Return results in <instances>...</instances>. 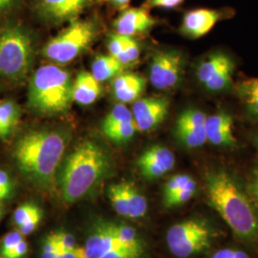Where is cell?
I'll use <instances>...</instances> for the list:
<instances>
[{
  "label": "cell",
  "mask_w": 258,
  "mask_h": 258,
  "mask_svg": "<svg viewBox=\"0 0 258 258\" xmlns=\"http://www.w3.org/2000/svg\"><path fill=\"white\" fill-rule=\"evenodd\" d=\"M6 198H8V196L6 195V194H4L3 191H2V189L0 188V200H3V199H6Z\"/></svg>",
  "instance_id": "46"
},
{
  "label": "cell",
  "mask_w": 258,
  "mask_h": 258,
  "mask_svg": "<svg viewBox=\"0 0 258 258\" xmlns=\"http://www.w3.org/2000/svg\"><path fill=\"white\" fill-rule=\"evenodd\" d=\"M21 240H23V235L19 231L7 233L0 244V258L5 257Z\"/></svg>",
  "instance_id": "30"
},
{
  "label": "cell",
  "mask_w": 258,
  "mask_h": 258,
  "mask_svg": "<svg viewBox=\"0 0 258 258\" xmlns=\"http://www.w3.org/2000/svg\"><path fill=\"white\" fill-rule=\"evenodd\" d=\"M23 0H0V13L15 9Z\"/></svg>",
  "instance_id": "40"
},
{
  "label": "cell",
  "mask_w": 258,
  "mask_h": 258,
  "mask_svg": "<svg viewBox=\"0 0 258 258\" xmlns=\"http://www.w3.org/2000/svg\"><path fill=\"white\" fill-rule=\"evenodd\" d=\"M255 142H256V144H257V145H258V136H257V138L255 139Z\"/></svg>",
  "instance_id": "48"
},
{
  "label": "cell",
  "mask_w": 258,
  "mask_h": 258,
  "mask_svg": "<svg viewBox=\"0 0 258 258\" xmlns=\"http://www.w3.org/2000/svg\"><path fill=\"white\" fill-rule=\"evenodd\" d=\"M55 258H61L60 257V255H59V253H58V255H57V256H56V257Z\"/></svg>",
  "instance_id": "49"
},
{
  "label": "cell",
  "mask_w": 258,
  "mask_h": 258,
  "mask_svg": "<svg viewBox=\"0 0 258 258\" xmlns=\"http://www.w3.org/2000/svg\"><path fill=\"white\" fill-rule=\"evenodd\" d=\"M235 91L249 117L258 119V78L240 82Z\"/></svg>",
  "instance_id": "22"
},
{
  "label": "cell",
  "mask_w": 258,
  "mask_h": 258,
  "mask_svg": "<svg viewBox=\"0 0 258 258\" xmlns=\"http://www.w3.org/2000/svg\"><path fill=\"white\" fill-rule=\"evenodd\" d=\"M234 249L226 248L217 250L211 258H233Z\"/></svg>",
  "instance_id": "42"
},
{
  "label": "cell",
  "mask_w": 258,
  "mask_h": 258,
  "mask_svg": "<svg viewBox=\"0 0 258 258\" xmlns=\"http://www.w3.org/2000/svg\"><path fill=\"white\" fill-rule=\"evenodd\" d=\"M113 232L116 242L122 248L143 252V247L136 231L127 225H114Z\"/></svg>",
  "instance_id": "24"
},
{
  "label": "cell",
  "mask_w": 258,
  "mask_h": 258,
  "mask_svg": "<svg viewBox=\"0 0 258 258\" xmlns=\"http://www.w3.org/2000/svg\"><path fill=\"white\" fill-rule=\"evenodd\" d=\"M185 0H147L145 8H160V9H175L182 5Z\"/></svg>",
  "instance_id": "36"
},
{
  "label": "cell",
  "mask_w": 258,
  "mask_h": 258,
  "mask_svg": "<svg viewBox=\"0 0 258 258\" xmlns=\"http://www.w3.org/2000/svg\"><path fill=\"white\" fill-rule=\"evenodd\" d=\"M20 108L13 101L0 102V139H6L14 132L20 120Z\"/></svg>",
  "instance_id": "23"
},
{
  "label": "cell",
  "mask_w": 258,
  "mask_h": 258,
  "mask_svg": "<svg viewBox=\"0 0 258 258\" xmlns=\"http://www.w3.org/2000/svg\"><path fill=\"white\" fill-rule=\"evenodd\" d=\"M168 109L169 101L164 97L138 99L131 110L137 130L148 132L156 128L166 119Z\"/></svg>",
  "instance_id": "12"
},
{
  "label": "cell",
  "mask_w": 258,
  "mask_h": 258,
  "mask_svg": "<svg viewBox=\"0 0 258 258\" xmlns=\"http://www.w3.org/2000/svg\"><path fill=\"white\" fill-rule=\"evenodd\" d=\"M157 24L147 8H126L114 21V29L119 35L133 37L148 33Z\"/></svg>",
  "instance_id": "15"
},
{
  "label": "cell",
  "mask_w": 258,
  "mask_h": 258,
  "mask_svg": "<svg viewBox=\"0 0 258 258\" xmlns=\"http://www.w3.org/2000/svg\"><path fill=\"white\" fill-rule=\"evenodd\" d=\"M73 82L69 72L57 65L37 68L29 83V107L40 115L64 114L73 102Z\"/></svg>",
  "instance_id": "4"
},
{
  "label": "cell",
  "mask_w": 258,
  "mask_h": 258,
  "mask_svg": "<svg viewBox=\"0 0 258 258\" xmlns=\"http://www.w3.org/2000/svg\"><path fill=\"white\" fill-rule=\"evenodd\" d=\"M36 41L26 28L9 24L0 32V77L13 82L23 80L35 60Z\"/></svg>",
  "instance_id": "5"
},
{
  "label": "cell",
  "mask_w": 258,
  "mask_h": 258,
  "mask_svg": "<svg viewBox=\"0 0 258 258\" xmlns=\"http://www.w3.org/2000/svg\"><path fill=\"white\" fill-rule=\"evenodd\" d=\"M94 3V0H37V15L45 21L60 24L73 21Z\"/></svg>",
  "instance_id": "13"
},
{
  "label": "cell",
  "mask_w": 258,
  "mask_h": 258,
  "mask_svg": "<svg viewBox=\"0 0 258 258\" xmlns=\"http://www.w3.org/2000/svg\"><path fill=\"white\" fill-rule=\"evenodd\" d=\"M59 251L60 249L58 248L53 234H50L44 240L40 258H55L58 255Z\"/></svg>",
  "instance_id": "37"
},
{
  "label": "cell",
  "mask_w": 258,
  "mask_h": 258,
  "mask_svg": "<svg viewBox=\"0 0 258 258\" xmlns=\"http://www.w3.org/2000/svg\"><path fill=\"white\" fill-rule=\"evenodd\" d=\"M233 120L231 115L218 112L207 116L205 129L207 141L216 147H233L236 140L233 135Z\"/></svg>",
  "instance_id": "16"
},
{
  "label": "cell",
  "mask_w": 258,
  "mask_h": 258,
  "mask_svg": "<svg viewBox=\"0 0 258 258\" xmlns=\"http://www.w3.org/2000/svg\"><path fill=\"white\" fill-rule=\"evenodd\" d=\"M249 190L253 197L258 201V166L253 170L251 181L249 184Z\"/></svg>",
  "instance_id": "41"
},
{
  "label": "cell",
  "mask_w": 258,
  "mask_h": 258,
  "mask_svg": "<svg viewBox=\"0 0 258 258\" xmlns=\"http://www.w3.org/2000/svg\"><path fill=\"white\" fill-rule=\"evenodd\" d=\"M41 216H42V213L40 210L36 213H34L32 216H30L26 221L19 225V230L20 233L22 235H29L30 233H32L37 229L39 222L41 220Z\"/></svg>",
  "instance_id": "35"
},
{
  "label": "cell",
  "mask_w": 258,
  "mask_h": 258,
  "mask_svg": "<svg viewBox=\"0 0 258 258\" xmlns=\"http://www.w3.org/2000/svg\"><path fill=\"white\" fill-rule=\"evenodd\" d=\"M91 74L99 82H106L115 79L123 72L124 66L110 55H99L95 56L91 67Z\"/></svg>",
  "instance_id": "20"
},
{
  "label": "cell",
  "mask_w": 258,
  "mask_h": 258,
  "mask_svg": "<svg viewBox=\"0 0 258 258\" xmlns=\"http://www.w3.org/2000/svg\"><path fill=\"white\" fill-rule=\"evenodd\" d=\"M212 236L206 222L190 219L173 225L166 233V243L173 255L186 258L209 248Z\"/></svg>",
  "instance_id": "7"
},
{
  "label": "cell",
  "mask_w": 258,
  "mask_h": 258,
  "mask_svg": "<svg viewBox=\"0 0 258 258\" xmlns=\"http://www.w3.org/2000/svg\"><path fill=\"white\" fill-rule=\"evenodd\" d=\"M0 188L8 197L13 189L12 180L8 175V173L4 170H0Z\"/></svg>",
  "instance_id": "39"
},
{
  "label": "cell",
  "mask_w": 258,
  "mask_h": 258,
  "mask_svg": "<svg viewBox=\"0 0 258 258\" xmlns=\"http://www.w3.org/2000/svg\"><path fill=\"white\" fill-rule=\"evenodd\" d=\"M184 56L175 49L158 50L149 63V82L161 91L176 88L183 81L184 74Z\"/></svg>",
  "instance_id": "9"
},
{
  "label": "cell",
  "mask_w": 258,
  "mask_h": 258,
  "mask_svg": "<svg viewBox=\"0 0 258 258\" xmlns=\"http://www.w3.org/2000/svg\"><path fill=\"white\" fill-rule=\"evenodd\" d=\"M235 11L231 8H196L186 11L179 28L184 37L196 39L209 34L214 26L225 19H231Z\"/></svg>",
  "instance_id": "10"
},
{
  "label": "cell",
  "mask_w": 258,
  "mask_h": 258,
  "mask_svg": "<svg viewBox=\"0 0 258 258\" xmlns=\"http://www.w3.org/2000/svg\"><path fill=\"white\" fill-rule=\"evenodd\" d=\"M102 129L103 134L116 144L127 143L138 131L133 115L110 124H102Z\"/></svg>",
  "instance_id": "21"
},
{
  "label": "cell",
  "mask_w": 258,
  "mask_h": 258,
  "mask_svg": "<svg viewBox=\"0 0 258 258\" xmlns=\"http://www.w3.org/2000/svg\"><path fill=\"white\" fill-rule=\"evenodd\" d=\"M192 178L187 174H178L171 177L165 184L164 187V199L170 197L171 195L179 191L182 187H184Z\"/></svg>",
  "instance_id": "29"
},
{
  "label": "cell",
  "mask_w": 258,
  "mask_h": 258,
  "mask_svg": "<svg viewBox=\"0 0 258 258\" xmlns=\"http://www.w3.org/2000/svg\"><path fill=\"white\" fill-rule=\"evenodd\" d=\"M142 253L143 252L117 246L107 251L101 258H140L142 256Z\"/></svg>",
  "instance_id": "34"
},
{
  "label": "cell",
  "mask_w": 258,
  "mask_h": 258,
  "mask_svg": "<svg viewBox=\"0 0 258 258\" xmlns=\"http://www.w3.org/2000/svg\"><path fill=\"white\" fill-rule=\"evenodd\" d=\"M111 159L99 143L86 140L80 143L64 161L59 186L63 200L73 203L82 199L109 173Z\"/></svg>",
  "instance_id": "3"
},
{
  "label": "cell",
  "mask_w": 258,
  "mask_h": 258,
  "mask_svg": "<svg viewBox=\"0 0 258 258\" xmlns=\"http://www.w3.org/2000/svg\"><path fill=\"white\" fill-rule=\"evenodd\" d=\"M207 194L211 206L238 238L245 241L257 238L256 211L229 173L223 170L210 172L207 175Z\"/></svg>",
  "instance_id": "2"
},
{
  "label": "cell",
  "mask_w": 258,
  "mask_h": 258,
  "mask_svg": "<svg viewBox=\"0 0 258 258\" xmlns=\"http://www.w3.org/2000/svg\"><path fill=\"white\" fill-rule=\"evenodd\" d=\"M28 251V244L25 240H21L19 244L10 251L4 258H21L23 257Z\"/></svg>",
  "instance_id": "38"
},
{
  "label": "cell",
  "mask_w": 258,
  "mask_h": 258,
  "mask_svg": "<svg viewBox=\"0 0 258 258\" xmlns=\"http://www.w3.org/2000/svg\"><path fill=\"white\" fill-rule=\"evenodd\" d=\"M96 36L97 28L92 21L75 19L61 33L47 42L43 55L55 63L71 62L92 44Z\"/></svg>",
  "instance_id": "6"
},
{
  "label": "cell",
  "mask_w": 258,
  "mask_h": 258,
  "mask_svg": "<svg viewBox=\"0 0 258 258\" xmlns=\"http://www.w3.org/2000/svg\"><path fill=\"white\" fill-rule=\"evenodd\" d=\"M196 187H197V185H196L195 181L194 179L190 180L179 191L171 195L170 197L164 199V205L166 206V208H172L175 206L186 203L194 197V194L196 191Z\"/></svg>",
  "instance_id": "27"
},
{
  "label": "cell",
  "mask_w": 258,
  "mask_h": 258,
  "mask_svg": "<svg viewBox=\"0 0 258 258\" xmlns=\"http://www.w3.org/2000/svg\"><path fill=\"white\" fill-rule=\"evenodd\" d=\"M126 196L128 201L129 218L144 217L148 212V201L146 197L131 183H126Z\"/></svg>",
  "instance_id": "25"
},
{
  "label": "cell",
  "mask_w": 258,
  "mask_h": 258,
  "mask_svg": "<svg viewBox=\"0 0 258 258\" xmlns=\"http://www.w3.org/2000/svg\"><path fill=\"white\" fill-rule=\"evenodd\" d=\"M69 143L70 133L65 129L29 130L17 141L14 158L28 180L40 187H49L54 183Z\"/></svg>",
  "instance_id": "1"
},
{
  "label": "cell",
  "mask_w": 258,
  "mask_h": 258,
  "mask_svg": "<svg viewBox=\"0 0 258 258\" xmlns=\"http://www.w3.org/2000/svg\"><path fill=\"white\" fill-rule=\"evenodd\" d=\"M100 83L91 73L83 71L73 82V101L81 105H90L101 95Z\"/></svg>",
  "instance_id": "19"
},
{
  "label": "cell",
  "mask_w": 258,
  "mask_h": 258,
  "mask_svg": "<svg viewBox=\"0 0 258 258\" xmlns=\"http://www.w3.org/2000/svg\"><path fill=\"white\" fill-rule=\"evenodd\" d=\"M39 208L33 204H24L19 207L14 213V221L18 225H21L23 222L26 221L30 216L38 212Z\"/></svg>",
  "instance_id": "32"
},
{
  "label": "cell",
  "mask_w": 258,
  "mask_h": 258,
  "mask_svg": "<svg viewBox=\"0 0 258 258\" xmlns=\"http://www.w3.org/2000/svg\"><path fill=\"white\" fill-rule=\"evenodd\" d=\"M107 1L113 7L120 11L128 8L129 4L131 2V0H107Z\"/></svg>",
  "instance_id": "43"
},
{
  "label": "cell",
  "mask_w": 258,
  "mask_h": 258,
  "mask_svg": "<svg viewBox=\"0 0 258 258\" xmlns=\"http://www.w3.org/2000/svg\"><path fill=\"white\" fill-rule=\"evenodd\" d=\"M175 155L169 148L152 146L139 157L137 166L142 175L149 180L166 174L175 166Z\"/></svg>",
  "instance_id": "14"
},
{
  "label": "cell",
  "mask_w": 258,
  "mask_h": 258,
  "mask_svg": "<svg viewBox=\"0 0 258 258\" xmlns=\"http://www.w3.org/2000/svg\"><path fill=\"white\" fill-rule=\"evenodd\" d=\"M113 209L120 216L129 217V206L126 196V183L111 184L107 190Z\"/></svg>",
  "instance_id": "26"
},
{
  "label": "cell",
  "mask_w": 258,
  "mask_h": 258,
  "mask_svg": "<svg viewBox=\"0 0 258 258\" xmlns=\"http://www.w3.org/2000/svg\"><path fill=\"white\" fill-rule=\"evenodd\" d=\"M117 246L119 244L114 237L113 224L102 223L94 230L83 248L85 257L101 258Z\"/></svg>",
  "instance_id": "18"
},
{
  "label": "cell",
  "mask_w": 258,
  "mask_h": 258,
  "mask_svg": "<svg viewBox=\"0 0 258 258\" xmlns=\"http://www.w3.org/2000/svg\"><path fill=\"white\" fill-rule=\"evenodd\" d=\"M233 258H249V256L246 252H244V251H242V250L234 249Z\"/></svg>",
  "instance_id": "45"
},
{
  "label": "cell",
  "mask_w": 258,
  "mask_h": 258,
  "mask_svg": "<svg viewBox=\"0 0 258 258\" xmlns=\"http://www.w3.org/2000/svg\"><path fill=\"white\" fill-rule=\"evenodd\" d=\"M235 63L231 55L222 51L212 52L202 58L195 69V76L205 90L223 92L231 86Z\"/></svg>",
  "instance_id": "8"
},
{
  "label": "cell",
  "mask_w": 258,
  "mask_h": 258,
  "mask_svg": "<svg viewBox=\"0 0 258 258\" xmlns=\"http://www.w3.org/2000/svg\"><path fill=\"white\" fill-rule=\"evenodd\" d=\"M52 234L60 250H72L77 247V242L72 234L64 231H58Z\"/></svg>",
  "instance_id": "33"
},
{
  "label": "cell",
  "mask_w": 258,
  "mask_h": 258,
  "mask_svg": "<svg viewBox=\"0 0 258 258\" xmlns=\"http://www.w3.org/2000/svg\"><path fill=\"white\" fill-rule=\"evenodd\" d=\"M2 213H3V212H2V208L0 207V219H1V216H2Z\"/></svg>",
  "instance_id": "47"
},
{
  "label": "cell",
  "mask_w": 258,
  "mask_h": 258,
  "mask_svg": "<svg viewBox=\"0 0 258 258\" xmlns=\"http://www.w3.org/2000/svg\"><path fill=\"white\" fill-rule=\"evenodd\" d=\"M59 255L61 258H78L76 253H75L74 249H72V250H60Z\"/></svg>",
  "instance_id": "44"
},
{
  "label": "cell",
  "mask_w": 258,
  "mask_h": 258,
  "mask_svg": "<svg viewBox=\"0 0 258 258\" xmlns=\"http://www.w3.org/2000/svg\"><path fill=\"white\" fill-rule=\"evenodd\" d=\"M124 41H125V36H121V35L115 33V34L111 35L108 39V42H107L109 55L117 58L119 61H120V56L122 55Z\"/></svg>",
  "instance_id": "31"
},
{
  "label": "cell",
  "mask_w": 258,
  "mask_h": 258,
  "mask_svg": "<svg viewBox=\"0 0 258 258\" xmlns=\"http://www.w3.org/2000/svg\"><path fill=\"white\" fill-rule=\"evenodd\" d=\"M140 57V46L138 42L131 37H125L122 55L120 62L123 66L131 65L138 61Z\"/></svg>",
  "instance_id": "28"
},
{
  "label": "cell",
  "mask_w": 258,
  "mask_h": 258,
  "mask_svg": "<svg viewBox=\"0 0 258 258\" xmlns=\"http://www.w3.org/2000/svg\"><path fill=\"white\" fill-rule=\"evenodd\" d=\"M147 82L144 77L135 73H121L114 79L113 94L121 103L134 102L145 92Z\"/></svg>",
  "instance_id": "17"
},
{
  "label": "cell",
  "mask_w": 258,
  "mask_h": 258,
  "mask_svg": "<svg viewBox=\"0 0 258 258\" xmlns=\"http://www.w3.org/2000/svg\"><path fill=\"white\" fill-rule=\"evenodd\" d=\"M206 118L207 115L203 111L194 107L183 111L176 120V138L185 148H201L208 143L205 129Z\"/></svg>",
  "instance_id": "11"
}]
</instances>
